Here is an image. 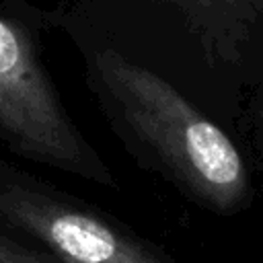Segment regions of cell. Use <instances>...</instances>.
Listing matches in <instances>:
<instances>
[{
  "label": "cell",
  "instance_id": "obj_1",
  "mask_svg": "<svg viewBox=\"0 0 263 263\" xmlns=\"http://www.w3.org/2000/svg\"><path fill=\"white\" fill-rule=\"evenodd\" d=\"M90 84L138 166L214 216L232 218L253 208L257 191L247 154L173 82L117 49H101L90 64Z\"/></svg>",
  "mask_w": 263,
  "mask_h": 263
},
{
  "label": "cell",
  "instance_id": "obj_2",
  "mask_svg": "<svg viewBox=\"0 0 263 263\" xmlns=\"http://www.w3.org/2000/svg\"><path fill=\"white\" fill-rule=\"evenodd\" d=\"M0 224L60 263H185L119 218L2 160Z\"/></svg>",
  "mask_w": 263,
  "mask_h": 263
},
{
  "label": "cell",
  "instance_id": "obj_3",
  "mask_svg": "<svg viewBox=\"0 0 263 263\" xmlns=\"http://www.w3.org/2000/svg\"><path fill=\"white\" fill-rule=\"evenodd\" d=\"M0 136L33 162L115 187L117 177L64 109L31 39L0 16Z\"/></svg>",
  "mask_w": 263,
  "mask_h": 263
},
{
  "label": "cell",
  "instance_id": "obj_4",
  "mask_svg": "<svg viewBox=\"0 0 263 263\" xmlns=\"http://www.w3.org/2000/svg\"><path fill=\"white\" fill-rule=\"evenodd\" d=\"M236 142L247 154L251 166L263 173V86L236 127Z\"/></svg>",
  "mask_w": 263,
  "mask_h": 263
},
{
  "label": "cell",
  "instance_id": "obj_5",
  "mask_svg": "<svg viewBox=\"0 0 263 263\" xmlns=\"http://www.w3.org/2000/svg\"><path fill=\"white\" fill-rule=\"evenodd\" d=\"M0 263H60L35 242H27L14 230L0 224Z\"/></svg>",
  "mask_w": 263,
  "mask_h": 263
}]
</instances>
